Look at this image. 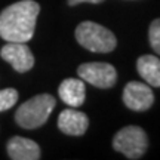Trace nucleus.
Instances as JSON below:
<instances>
[{"instance_id":"obj_1","label":"nucleus","mask_w":160,"mask_h":160,"mask_svg":"<svg viewBox=\"0 0 160 160\" xmlns=\"http://www.w3.org/2000/svg\"><path fill=\"white\" fill-rule=\"evenodd\" d=\"M40 5L34 0H21L0 13V37L6 42L27 43L33 39Z\"/></svg>"},{"instance_id":"obj_2","label":"nucleus","mask_w":160,"mask_h":160,"mask_svg":"<svg viewBox=\"0 0 160 160\" xmlns=\"http://www.w3.org/2000/svg\"><path fill=\"white\" fill-rule=\"evenodd\" d=\"M55 104V98L49 93L36 95L18 107L15 122L24 129H37L48 122Z\"/></svg>"},{"instance_id":"obj_3","label":"nucleus","mask_w":160,"mask_h":160,"mask_svg":"<svg viewBox=\"0 0 160 160\" xmlns=\"http://www.w3.org/2000/svg\"><path fill=\"white\" fill-rule=\"evenodd\" d=\"M76 40L85 49L97 53H108L117 46L116 36L101 24L83 21L76 28Z\"/></svg>"},{"instance_id":"obj_4","label":"nucleus","mask_w":160,"mask_h":160,"mask_svg":"<svg viewBox=\"0 0 160 160\" xmlns=\"http://www.w3.org/2000/svg\"><path fill=\"white\" fill-rule=\"evenodd\" d=\"M148 147V138L139 126H126L113 138V148L128 159H141Z\"/></svg>"},{"instance_id":"obj_5","label":"nucleus","mask_w":160,"mask_h":160,"mask_svg":"<svg viewBox=\"0 0 160 160\" xmlns=\"http://www.w3.org/2000/svg\"><path fill=\"white\" fill-rule=\"evenodd\" d=\"M77 74L83 82L99 89H108L117 80L116 68L107 62H86L77 68Z\"/></svg>"},{"instance_id":"obj_6","label":"nucleus","mask_w":160,"mask_h":160,"mask_svg":"<svg viewBox=\"0 0 160 160\" xmlns=\"http://www.w3.org/2000/svg\"><path fill=\"white\" fill-rule=\"evenodd\" d=\"M0 57L5 59L6 62L12 65V68L18 73H25L30 71L34 65V55L30 51V48L25 43L21 42H8L2 51Z\"/></svg>"},{"instance_id":"obj_7","label":"nucleus","mask_w":160,"mask_h":160,"mask_svg":"<svg viewBox=\"0 0 160 160\" xmlns=\"http://www.w3.org/2000/svg\"><path fill=\"white\" fill-rule=\"evenodd\" d=\"M123 102L133 111H145L154 102V93L145 83L129 82L123 89Z\"/></svg>"},{"instance_id":"obj_8","label":"nucleus","mask_w":160,"mask_h":160,"mask_svg":"<svg viewBox=\"0 0 160 160\" xmlns=\"http://www.w3.org/2000/svg\"><path fill=\"white\" fill-rule=\"evenodd\" d=\"M58 128L65 135L80 137L88 131L89 119L85 113H82L79 110L67 108L61 111V114L58 117Z\"/></svg>"},{"instance_id":"obj_9","label":"nucleus","mask_w":160,"mask_h":160,"mask_svg":"<svg viewBox=\"0 0 160 160\" xmlns=\"http://www.w3.org/2000/svg\"><path fill=\"white\" fill-rule=\"evenodd\" d=\"M8 154L12 160H37L40 159V147L33 139L13 137L6 145Z\"/></svg>"},{"instance_id":"obj_10","label":"nucleus","mask_w":160,"mask_h":160,"mask_svg":"<svg viewBox=\"0 0 160 160\" xmlns=\"http://www.w3.org/2000/svg\"><path fill=\"white\" fill-rule=\"evenodd\" d=\"M58 93L68 107H80L86 98L85 82L82 79H65L58 88Z\"/></svg>"},{"instance_id":"obj_11","label":"nucleus","mask_w":160,"mask_h":160,"mask_svg":"<svg viewBox=\"0 0 160 160\" xmlns=\"http://www.w3.org/2000/svg\"><path fill=\"white\" fill-rule=\"evenodd\" d=\"M137 70L148 86L160 88V58L154 55H142L138 58Z\"/></svg>"},{"instance_id":"obj_12","label":"nucleus","mask_w":160,"mask_h":160,"mask_svg":"<svg viewBox=\"0 0 160 160\" xmlns=\"http://www.w3.org/2000/svg\"><path fill=\"white\" fill-rule=\"evenodd\" d=\"M18 102V91L13 88H6L0 91V113L12 108Z\"/></svg>"},{"instance_id":"obj_13","label":"nucleus","mask_w":160,"mask_h":160,"mask_svg":"<svg viewBox=\"0 0 160 160\" xmlns=\"http://www.w3.org/2000/svg\"><path fill=\"white\" fill-rule=\"evenodd\" d=\"M148 40L151 48H153V51L157 55H160V19H154L153 22L150 24Z\"/></svg>"},{"instance_id":"obj_14","label":"nucleus","mask_w":160,"mask_h":160,"mask_svg":"<svg viewBox=\"0 0 160 160\" xmlns=\"http://www.w3.org/2000/svg\"><path fill=\"white\" fill-rule=\"evenodd\" d=\"M101 2H104V0H68V5L76 6L80 3H101Z\"/></svg>"}]
</instances>
